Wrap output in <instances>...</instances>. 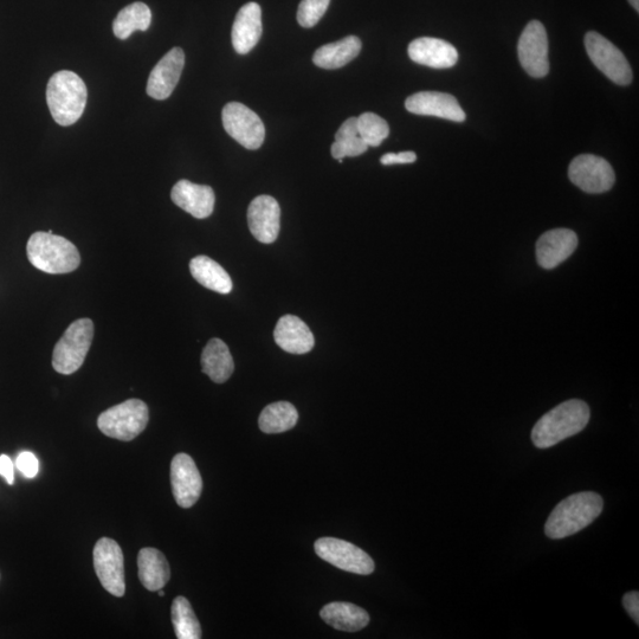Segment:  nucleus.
<instances>
[{
	"label": "nucleus",
	"mask_w": 639,
	"mask_h": 639,
	"mask_svg": "<svg viewBox=\"0 0 639 639\" xmlns=\"http://www.w3.org/2000/svg\"><path fill=\"white\" fill-rule=\"evenodd\" d=\"M590 422V408L583 400H567L539 419L532 431V441L539 449L554 447L582 432Z\"/></svg>",
	"instance_id": "obj_1"
},
{
	"label": "nucleus",
	"mask_w": 639,
	"mask_h": 639,
	"mask_svg": "<svg viewBox=\"0 0 639 639\" xmlns=\"http://www.w3.org/2000/svg\"><path fill=\"white\" fill-rule=\"evenodd\" d=\"M604 508L603 497L593 492L568 496L553 509L545 525V533L553 540L571 537L591 525Z\"/></svg>",
	"instance_id": "obj_2"
},
{
	"label": "nucleus",
	"mask_w": 639,
	"mask_h": 639,
	"mask_svg": "<svg viewBox=\"0 0 639 639\" xmlns=\"http://www.w3.org/2000/svg\"><path fill=\"white\" fill-rule=\"evenodd\" d=\"M88 99L86 83L73 71H57L49 80L47 102L58 125L68 127L81 119Z\"/></svg>",
	"instance_id": "obj_3"
},
{
	"label": "nucleus",
	"mask_w": 639,
	"mask_h": 639,
	"mask_svg": "<svg viewBox=\"0 0 639 639\" xmlns=\"http://www.w3.org/2000/svg\"><path fill=\"white\" fill-rule=\"evenodd\" d=\"M32 266L47 274H68L80 267L79 250L67 238L56 236L53 231L35 232L27 245Z\"/></svg>",
	"instance_id": "obj_4"
},
{
	"label": "nucleus",
	"mask_w": 639,
	"mask_h": 639,
	"mask_svg": "<svg viewBox=\"0 0 639 639\" xmlns=\"http://www.w3.org/2000/svg\"><path fill=\"white\" fill-rule=\"evenodd\" d=\"M94 338V324L90 319H79L71 324L57 342L53 353L56 372L69 376L80 370Z\"/></svg>",
	"instance_id": "obj_5"
},
{
	"label": "nucleus",
	"mask_w": 639,
	"mask_h": 639,
	"mask_svg": "<svg viewBox=\"0 0 639 639\" xmlns=\"http://www.w3.org/2000/svg\"><path fill=\"white\" fill-rule=\"evenodd\" d=\"M148 424V408L140 399H129L102 412L98 425L102 434L122 442L137 438Z\"/></svg>",
	"instance_id": "obj_6"
},
{
	"label": "nucleus",
	"mask_w": 639,
	"mask_h": 639,
	"mask_svg": "<svg viewBox=\"0 0 639 639\" xmlns=\"http://www.w3.org/2000/svg\"><path fill=\"white\" fill-rule=\"evenodd\" d=\"M587 55L595 66L619 86H628L632 81V70L628 60L615 44L598 32L591 31L585 36Z\"/></svg>",
	"instance_id": "obj_7"
},
{
	"label": "nucleus",
	"mask_w": 639,
	"mask_h": 639,
	"mask_svg": "<svg viewBox=\"0 0 639 639\" xmlns=\"http://www.w3.org/2000/svg\"><path fill=\"white\" fill-rule=\"evenodd\" d=\"M225 131L247 150L255 151L266 139V128L254 111L240 102H230L223 108Z\"/></svg>",
	"instance_id": "obj_8"
},
{
	"label": "nucleus",
	"mask_w": 639,
	"mask_h": 639,
	"mask_svg": "<svg viewBox=\"0 0 639 639\" xmlns=\"http://www.w3.org/2000/svg\"><path fill=\"white\" fill-rule=\"evenodd\" d=\"M94 568L105 590L115 597L126 592L124 553L118 542L102 538L94 547Z\"/></svg>",
	"instance_id": "obj_9"
},
{
	"label": "nucleus",
	"mask_w": 639,
	"mask_h": 639,
	"mask_svg": "<svg viewBox=\"0 0 639 639\" xmlns=\"http://www.w3.org/2000/svg\"><path fill=\"white\" fill-rule=\"evenodd\" d=\"M314 548L320 559L342 571L369 576L376 568L369 554L345 540L321 538L316 540Z\"/></svg>",
	"instance_id": "obj_10"
},
{
	"label": "nucleus",
	"mask_w": 639,
	"mask_h": 639,
	"mask_svg": "<svg viewBox=\"0 0 639 639\" xmlns=\"http://www.w3.org/2000/svg\"><path fill=\"white\" fill-rule=\"evenodd\" d=\"M568 177L579 189L593 195L611 190L616 180L609 161L592 154L574 158L568 169Z\"/></svg>",
	"instance_id": "obj_11"
},
{
	"label": "nucleus",
	"mask_w": 639,
	"mask_h": 639,
	"mask_svg": "<svg viewBox=\"0 0 639 639\" xmlns=\"http://www.w3.org/2000/svg\"><path fill=\"white\" fill-rule=\"evenodd\" d=\"M518 54L521 66L528 75L541 79L548 74V37L542 23L532 21L527 24L519 40Z\"/></svg>",
	"instance_id": "obj_12"
},
{
	"label": "nucleus",
	"mask_w": 639,
	"mask_h": 639,
	"mask_svg": "<svg viewBox=\"0 0 639 639\" xmlns=\"http://www.w3.org/2000/svg\"><path fill=\"white\" fill-rule=\"evenodd\" d=\"M171 484L174 499L180 507L191 508L196 505L203 492V480L191 456H174L171 463Z\"/></svg>",
	"instance_id": "obj_13"
},
{
	"label": "nucleus",
	"mask_w": 639,
	"mask_h": 639,
	"mask_svg": "<svg viewBox=\"0 0 639 639\" xmlns=\"http://www.w3.org/2000/svg\"><path fill=\"white\" fill-rule=\"evenodd\" d=\"M248 224L258 242L274 243L281 229V209L277 200L270 196L256 197L249 205Z\"/></svg>",
	"instance_id": "obj_14"
},
{
	"label": "nucleus",
	"mask_w": 639,
	"mask_h": 639,
	"mask_svg": "<svg viewBox=\"0 0 639 639\" xmlns=\"http://www.w3.org/2000/svg\"><path fill=\"white\" fill-rule=\"evenodd\" d=\"M185 66L183 49L173 48L154 67L148 77L146 92L154 100L169 99L176 89Z\"/></svg>",
	"instance_id": "obj_15"
},
{
	"label": "nucleus",
	"mask_w": 639,
	"mask_h": 639,
	"mask_svg": "<svg viewBox=\"0 0 639 639\" xmlns=\"http://www.w3.org/2000/svg\"><path fill=\"white\" fill-rule=\"evenodd\" d=\"M405 108L412 114L436 116L445 120L466 121L460 103L453 95L438 92H421L413 94L405 101Z\"/></svg>",
	"instance_id": "obj_16"
},
{
	"label": "nucleus",
	"mask_w": 639,
	"mask_h": 639,
	"mask_svg": "<svg viewBox=\"0 0 639 639\" xmlns=\"http://www.w3.org/2000/svg\"><path fill=\"white\" fill-rule=\"evenodd\" d=\"M578 248V236L570 229H554L545 232L537 243L539 266L551 270L565 262Z\"/></svg>",
	"instance_id": "obj_17"
},
{
	"label": "nucleus",
	"mask_w": 639,
	"mask_h": 639,
	"mask_svg": "<svg viewBox=\"0 0 639 639\" xmlns=\"http://www.w3.org/2000/svg\"><path fill=\"white\" fill-rule=\"evenodd\" d=\"M172 202L197 219L208 218L215 210V192L210 186L180 180L173 186Z\"/></svg>",
	"instance_id": "obj_18"
},
{
	"label": "nucleus",
	"mask_w": 639,
	"mask_h": 639,
	"mask_svg": "<svg viewBox=\"0 0 639 639\" xmlns=\"http://www.w3.org/2000/svg\"><path fill=\"white\" fill-rule=\"evenodd\" d=\"M408 51L413 62L434 69L453 68L458 61L454 45L440 38H417L410 43Z\"/></svg>",
	"instance_id": "obj_19"
},
{
	"label": "nucleus",
	"mask_w": 639,
	"mask_h": 639,
	"mask_svg": "<svg viewBox=\"0 0 639 639\" xmlns=\"http://www.w3.org/2000/svg\"><path fill=\"white\" fill-rule=\"evenodd\" d=\"M262 10L257 3L242 6L232 27V45L236 53L247 55L253 50L262 36Z\"/></svg>",
	"instance_id": "obj_20"
},
{
	"label": "nucleus",
	"mask_w": 639,
	"mask_h": 639,
	"mask_svg": "<svg viewBox=\"0 0 639 639\" xmlns=\"http://www.w3.org/2000/svg\"><path fill=\"white\" fill-rule=\"evenodd\" d=\"M274 338L283 351L292 354H306L311 352L315 345L311 328L294 315L282 316L275 327Z\"/></svg>",
	"instance_id": "obj_21"
},
{
	"label": "nucleus",
	"mask_w": 639,
	"mask_h": 639,
	"mask_svg": "<svg viewBox=\"0 0 639 639\" xmlns=\"http://www.w3.org/2000/svg\"><path fill=\"white\" fill-rule=\"evenodd\" d=\"M139 578L148 591L157 592L171 578L170 565L165 555L156 548H142L138 555Z\"/></svg>",
	"instance_id": "obj_22"
},
{
	"label": "nucleus",
	"mask_w": 639,
	"mask_h": 639,
	"mask_svg": "<svg viewBox=\"0 0 639 639\" xmlns=\"http://www.w3.org/2000/svg\"><path fill=\"white\" fill-rule=\"evenodd\" d=\"M202 369L212 382L223 384L235 371L229 347L221 339H211L202 354Z\"/></svg>",
	"instance_id": "obj_23"
},
{
	"label": "nucleus",
	"mask_w": 639,
	"mask_h": 639,
	"mask_svg": "<svg viewBox=\"0 0 639 639\" xmlns=\"http://www.w3.org/2000/svg\"><path fill=\"white\" fill-rule=\"evenodd\" d=\"M361 41L357 36H348L344 40L329 43L315 51L313 62L316 67L334 70L345 67L360 54Z\"/></svg>",
	"instance_id": "obj_24"
},
{
	"label": "nucleus",
	"mask_w": 639,
	"mask_h": 639,
	"mask_svg": "<svg viewBox=\"0 0 639 639\" xmlns=\"http://www.w3.org/2000/svg\"><path fill=\"white\" fill-rule=\"evenodd\" d=\"M320 616L332 628L347 632L363 630L370 623L369 613L351 603L327 604Z\"/></svg>",
	"instance_id": "obj_25"
},
{
	"label": "nucleus",
	"mask_w": 639,
	"mask_h": 639,
	"mask_svg": "<svg viewBox=\"0 0 639 639\" xmlns=\"http://www.w3.org/2000/svg\"><path fill=\"white\" fill-rule=\"evenodd\" d=\"M190 271L193 279L212 292L229 294L234 287L227 270L208 256L193 258L190 262Z\"/></svg>",
	"instance_id": "obj_26"
},
{
	"label": "nucleus",
	"mask_w": 639,
	"mask_h": 639,
	"mask_svg": "<svg viewBox=\"0 0 639 639\" xmlns=\"http://www.w3.org/2000/svg\"><path fill=\"white\" fill-rule=\"evenodd\" d=\"M298 421L299 412L293 404L277 402L262 411L258 424L264 434L275 435L292 430Z\"/></svg>",
	"instance_id": "obj_27"
},
{
	"label": "nucleus",
	"mask_w": 639,
	"mask_h": 639,
	"mask_svg": "<svg viewBox=\"0 0 639 639\" xmlns=\"http://www.w3.org/2000/svg\"><path fill=\"white\" fill-rule=\"evenodd\" d=\"M152 22L151 9L144 3H133L122 9L113 23L114 35L127 40L134 31H146Z\"/></svg>",
	"instance_id": "obj_28"
},
{
	"label": "nucleus",
	"mask_w": 639,
	"mask_h": 639,
	"mask_svg": "<svg viewBox=\"0 0 639 639\" xmlns=\"http://www.w3.org/2000/svg\"><path fill=\"white\" fill-rule=\"evenodd\" d=\"M369 146L361 139L358 129V119H347L341 125L337 134H335V142L332 145V156L335 160L342 163L347 157H358L367 151Z\"/></svg>",
	"instance_id": "obj_29"
},
{
	"label": "nucleus",
	"mask_w": 639,
	"mask_h": 639,
	"mask_svg": "<svg viewBox=\"0 0 639 639\" xmlns=\"http://www.w3.org/2000/svg\"><path fill=\"white\" fill-rule=\"evenodd\" d=\"M172 623L178 639L202 638V628L195 611L185 597H177L172 604Z\"/></svg>",
	"instance_id": "obj_30"
},
{
	"label": "nucleus",
	"mask_w": 639,
	"mask_h": 639,
	"mask_svg": "<svg viewBox=\"0 0 639 639\" xmlns=\"http://www.w3.org/2000/svg\"><path fill=\"white\" fill-rule=\"evenodd\" d=\"M358 129L361 139L369 147H378L389 137V124L379 115L374 113H364L359 116Z\"/></svg>",
	"instance_id": "obj_31"
},
{
	"label": "nucleus",
	"mask_w": 639,
	"mask_h": 639,
	"mask_svg": "<svg viewBox=\"0 0 639 639\" xmlns=\"http://www.w3.org/2000/svg\"><path fill=\"white\" fill-rule=\"evenodd\" d=\"M331 0H302L298 10V22L303 28H313L324 17Z\"/></svg>",
	"instance_id": "obj_32"
},
{
	"label": "nucleus",
	"mask_w": 639,
	"mask_h": 639,
	"mask_svg": "<svg viewBox=\"0 0 639 639\" xmlns=\"http://www.w3.org/2000/svg\"><path fill=\"white\" fill-rule=\"evenodd\" d=\"M16 466L27 479H35L38 471H40V463H38L37 457L29 453V451H24V453L18 455Z\"/></svg>",
	"instance_id": "obj_33"
},
{
	"label": "nucleus",
	"mask_w": 639,
	"mask_h": 639,
	"mask_svg": "<svg viewBox=\"0 0 639 639\" xmlns=\"http://www.w3.org/2000/svg\"><path fill=\"white\" fill-rule=\"evenodd\" d=\"M417 160L415 152L387 153L380 159V163L385 166L397 164H412Z\"/></svg>",
	"instance_id": "obj_34"
},
{
	"label": "nucleus",
	"mask_w": 639,
	"mask_h": 639,
	"mask_svg": "<svg viewBox=\"0 0 639 639\" xmlns=\"http://www.w3.org/2000/svg\"><path fill=\"white\" fill-rule=\"evenodd\" d=\"M623 605L636 624H639V593L637 591L626 593L623 597Z\"/></svg>",
	"instance_id": "obj_35"
},
{
	"label": "nucleus",
	"mask_w": 639,
	"mask_h": 639,
	"mask_svg": "<svg viewBox=\"0 0 639 639\" xmlns=\"http://www.w3.org/2000/svg\"><path fill=\"white\" fill-rule=\"evenodd\" d=\"M0 476L4 477L10 486L15 482V464L8 455H0Z\"/></svg>",
	"instance_id": "obj_36"
},
{
	"label": "nucleus",
	"mask_w": 639,
	"mask_h": 639,
	"mask_svg": "<svg viewBox=\"0 0 639 639\" xmlns=\"http://www.w3.org/2000/svg\"><path fill=\"white\" fill-rule=\"evenodd\" d=\"M632 8H634L637 12L639 11V0H629Z\"/></svg>",
	"instance_id": "obj_37"
},
{
	"label": "nucleus",
	"mask_w": 639,
	"mask_h": 639,
	"mask_svg": "<svg viewBox=\"0 0 639 639\" xmlns=\"http://www.w3.org/2000/svg\"><path fill=\"white\" fill-rule=\"evenodd\" d=\"M159 595H160L161 597H163V596L165 595V592L163 591V589L159 590Z\"/></svg>",
	"instance_id": "obj_38"
}]
</instances>
